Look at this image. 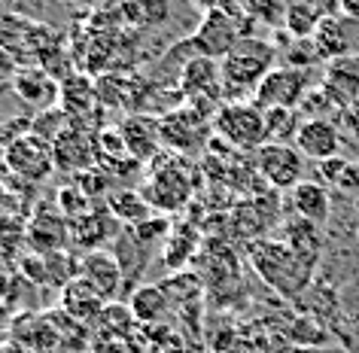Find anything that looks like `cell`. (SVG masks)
Wrapping results in <instances>:
<instances>
[{"instance_id": "1", "label": "cell", "mask_w": 359, "mask_h": 353, "mask_svg": "<svg viewBox=\"0 0 359 353\" xmlns=\"http://www.w3.org/2000/svg\"><path fill=\"white\" fill-rule=\"evenodd\" d=\"M250 265L268 289L286 298L302 295L313 277V268H317L313 262L299 256L290 244L277 238H259L250 244Z\"/></svg>"}, {"instance_id": "2", "label": "cell", "mask_w": 359, "mask_h": 353, "mask_svg": "<svg viewBox=\"0 0 359 353\" xmlns=\"http://www.w3.org/2000/svg\"><path fill=\"white\" fill-rule=\"evenodd\" d=\"M277 52L271 43L244 37L219 58L222 70V101L238 104V101H253L259 83L274 70Z\"/></svg>"}, {"instance_id": "3", "label": "cell", "mask_w": 359, "mask_h": 353, "mask_svg": "<svg viewBox=\"0 0 359 353\" xmlns=\"http://www.w3.org/2000/svg\"><path fill=\"white\" fill-rule=\"evenodd\" d=\"M213 134L217 140L229 143L238 152H253L268 143V125L265 110L256 101H238V104H222L213 116Z\"/></svg>"}, {"instance_id": "4", "label": "cell", "mask_w": 359, "mask_h": 353, "mask_svg": "<svg viewBox=\"0 0 359 353\" xmlns=\"http://www.w3.org/2000/svg\"><path fill=\"white\" fill-rule=\"evenodd\" d=\"M158 134H161V147L177 156H192L198 152L213 134V113H208L204 107L186 101L168 110L165 116H158Z\"/></svg>"}, {"instance_id": "5", "label": "cell", "mask_w": 359, "mask_h": 353, "mask_svg": "<svg viewBox=\"0 0 359 353\" xmlns=\"http://www.w3.org/2000/svg\"><path fill=\"white\" fill-rule=\"evenodd\" d=\"M192 189H195V180L183 168L177 152H158L152 159V174L147 180V189H143L152 211H161V213L180 211L192 198Z\"/></svg>"}, {"instance_id": "6", "label": "cell", "mask_w": 359, "mask_h": 353, "mask_svg": "<svg viewBox=\"0 0 359 353\" xmlns=\"http://www.w3.org/2000/svg\"><path fill=\"white\" fill-rule=\"evenodd\" d=\"M4 168L22 183H43L55 171V152L52 143H46L37 134H25L15 143L4 149Z\"/></svg>"}, {"instance_id": "7", "label": "cell", "mask_w": 359, "mask_h": 353, "mask_svg": "<svg viewBox=\"0 0 359 353\" xmlns=\"http://www.w3.org/2000/svg\"><path fill=\"white\" fill-rule=\"evenodd\" d=\"M256 171L274 192H283V189L292 192L302 183L304 156L295 149V143L268 140L262 149H256Z\"/></svg>"}, {"instance_id": "8", "label": "cell", "mask_w": 359, "mask_h": 353, "mask_svg": "<svg viewBox=\"0 0 359 353\" xmlns=\"http://www.w3.org/2000/svg\"><path fill=\"white\" fill-rule=\"evenodd\" d=\"M308 92H311L308 70L283 65V67H274L271 74L259 83L253 101L262 107V110H274V107H280V110H299Z\"/></svg>"}, {"instance_id": "9", "label": "cell", "mask_w": 359, "mask_h": 353, "mask_svg": "<svg viewBox=\"0 0 359 353\" xmlns=\"http://www.w3.org/2000/svg\"><path fill=\"white\" fill-rule=\"evenodd\" d=\"M52 152H55V171L79 177L83 171L95 168L97 159H101L97 156V131L70 125V128L52 143Z\"/></svg>"}, {"instance_id": "10", "label": "cell", "mask_w": 359, "mask_h": 353, "mask_svg": "<svg viewBox=\"0 0 359 353\" xmlns=\"http://www.w3.org/2000/svg\"><path fill=\"white\" fill-rule=\"evenodd\" d=\"M180 95L186 101H222V70L219 58L195 55L180 70Z\"/></svg>"}, {"instance_id": "11", "label": "cell", "mask_w": 359, "mask_h": 353, "mask_svg": "<svg viewBox=\"0 0 359 353\" xmlns=\"http://www.w3.org/2000/svg\"><path fill=\"white\" fill-rule=\"evenodd\" d=\"M238 40H244V34H241L235 15H229L226 10H219V6H213V10L208 13V19L201 22L198 34L189 40V46L195 52H201V55L222 58Z\"/></svg>"}, {"instance_id": "12", "label": "cell", "mask_w": 359, "mask_h": 353, "mask_svg": "<svg viewBox=\"0 0 359 353\" xmlns=\"http://www.w3.org/2000/svg\"><path fill=\"white\" fill-rule=\"evenodd\" d=\"M79 277H86L107 302H116V295H119L122 286H125V274H122L119 259H116L113 250H104V247L88 250L79 256Z\"/></svg>"}, {"instance_id": "13", "label": "cell", "mask_w": 359, "mask_h": 353, "mask_svg": "<svg viewBox=\"0 0 359 353\" xmlns=\"http://www.w3.org/2000/svg\"><path fill=\"white\" fill-rule=\"evenodd\" d=\"M61 110L70 116V122L79 125V128H88L97 116H101V101H97V88L95 83H88L86 76L70 74L65 83H61Z\"/></svg>"}, {"instance_id": "14", "label": "cell", "mask_w": 359, "mask_h": 353, "mask_svg": "<svg viewBox=\"0 0 359 353\" xmlns=\"http://www.w3.org/2000/svg\"><path fill=\"white\" fill-rule=\"evenodd\" d=\"M280 216V201L274 195H259L253 201H241L231 213V229H235L241 238H247L250 244L265 238V232L271 229Z\"/></svg>"}, {"instance_id": "15", "label": "cell", "mask_w": 359, "mask_h": 353, "mask_svg": "<svg viewBox=\"0 0 359 353\" xmlns=\"http://www.w3.org/2000/svg\"><path fill=\"white\" fill-rule=\"evenodd\" d=\"M13 92L34 110H52L61 101V83L43 67H22L13 74Z\"/></svg>"}, {"instance_id": "16", "label": "cell", "mask_w": 359, "mask_h": 353, "mask_svg": "<svg viewBox=\"0 0 359 353\" xmlns=\"http://www.w3.org/2000/svg\"><path fill=\"white\" fill-rule=\"evenodd\" d=\"M104 307H107V298L97 293L86 277L70 280V284L61 289V311L70 314L83 326H88V329H95V323L101 320Z\"/></svg>"}, {"instance_id": "17", "label": "cell", "mask_w": 359, "mask_h": 353, "mask_svg": "<svg viewBox=\"0 0 359 353\" xmlns=\"http://www.w3.org/2000/svg\"><path fill=\"white\" fill-rule=\"evenodd\" d=\"M31 250L34 253H58V250H67L70 244V222L61 216L58 211L52 207H40L37 213L31 216Z\"/></svg>"}, {"instance_id": "18", "label": "cell", "mask_w": 359, "mask_h": 353, "mask_svg": "<svg viewBox=\"0 0 359 353\" xmlns=\"http://www.w3.org/2000/svg\"><path fill=\"white\" fill-rule=\"evenodd\" d=\"M338 147H341V134L329 119H304L299 134H295V149L313 161L335 159Z\"/></svg>"}, {"instance_id": "19", "label": "cell", "mask_w": 359, "mask_h": 353, "mask_svg": "<svg viewBox=\"0 0 359 353\" xmlns=\"http://www.w3.org/2000/svg\"><path fill=\"white\" fill-rule=\"evenodd\" d=\"M122 138L128 143L131 159H137L140 165L143 161H152L161 152V134H158V119H152L147 113H131L128 119L122 122Z\"/></svg>"}, {"instance_id": "20", "label": "cell", "mask_w": 359, "mask_h": 353, "mask_svg": "<svg viewBox=\"0 0 359 353\" xmlns=\"http://www.w3.org/2000/svg\"><path fill=\"white\" fill-rule=\"evenodd\" d=\"M290 204L295 216H302V220H311L323 225L329 220L332 213V198H329V189L320 183V180H302L299 186L290 192Z\"/></svg>"}, {"instance_id": "21", "label": "cell", "mask_w": 359, "mask_h": 353, "mask_svg": "<svg viewBox=\"0 0 359 353\" xmlns=\"http://www.w3.org/2000/svg\"><path fill=\"white\" fill-rule=\"evenodd\" d=\"M92 335H95L92 344L107 341V338H140V320L134 317L128 302H107Z\"/></svg>"}, {"instance_id": "22", "label": "cell", "mask_w": 359, "mask_h": 353, "mask_svg": "<svg viewBox=\"0 0 359 353\" xmlns=\"http://www.w3.org/2000/svg\"><path fill=\"white\" fill-rule=\"evenodd\" d=\"M128 305L134 317L140 320V326H158V323H168L170 317V298L168 293L161 289V284H140L134 293L128 295Z\"/></svg>"}, {"instance_id": "23", "label": "cell", "mask_w": 359, "mask_h": 353, "mask_svg": "<svg viewBox=\"0 0 359 353\" xmlns=\"http://www.w3.org/2000/svg\"><path fill=\"white\" fill-rule=\"evenodd\" d=\"M113 253H116V259H119L122 274H125L122 293L131 295L134 289H137L134 284H137L143 265H147V244H143L131 229H125V232H119V234L113 238Z\"/></svg>"}, {"instance_id": "24", "label": "cell", "mask_w": 359, "mask_h": 353, "mask_svg": "<svg viewBox=\"0 0 359 353\" xmlns=\"http://www.w3.org/2000/svg\"><path fill=\"white\" fill-rule=\"evenodd\" d=\"M107 211L113 213V220L125 222L128 229H137L149 220L152 213V204L147 201L143 192H134V189H116V192L107 195Z\"/></svg>"}, {"instance_id": "25", "label": "cell", "mask_w": 359, "mask_h": 353, "mask_svg": "<svg viewBox=\"0 0 359 353\" xmlns=\"http://www.w3.org/2000/svg\"><path fill=\"white\" fill-rule=\"evenodd\" d=\"M323 88L329 92L332 101L338 104H347L353 101V98L359 95V65L353 55H344V58H335L326 70V83H323Z\"/></svg>"}, {"instance_id": "26", "label": "cell", "mask_w": 359, "mask_h": 353, "mask_svg": "<svg viewBox=\"0 0 359 353\" xmlns=\"http://www.w3.org/2000/svg\"><path fill=\"white\" fill-rule=\"evenodd\" d=\"M110 222L113 213L110 211H88L86 216L70 222V244L88 250H101V244L110 238Z\"/></svg>"}, {"instance_id": "27", "label": "cell", "mask_w": 359, "mask_h": 353, "mask_svg": "<svg viewBox=\"0 0 359 353\" xmlns=\"http://www.w3.org/2000/svg\"><path fill=\"white\" fill-rule=\"evenodd\" d=\"M161 289L168 293L170 298V307H174L177 314H186L189 307L198 311L201 307V295H204V280L201 274H195V271H180V274L168 277Z\"/></svg>"}, {"instance_id": "28", "label": "cell", "mask_w": 359, "mask_h": 353, "mask_svg": "<svg viewBox=\"0 0 359 353\" xmlns=\"http://www.w3.org/2000/svg\"><path fill=\"white\" fill-rule=\"evenodd\" d=\"M283 244H290V247L304 256L308 262L317 265L320 262V253H323V234H320V225L311 222V220H302V216H295L283 225Z\"/></svg>"}, {"instance_id": "29", "label": "cell", "mask_w": 359, "mask_h": 353, "mask_svg": "<svg viewBox=\"0 0 359 353\" xmlns=\"http://www.w3.org/2000/svg\"><path fill=\"white\" fill-rule=\"evenodd\" d=\"M323 19H326V13H323V6L317 4V0H286L283 25L295 40L313 37V31L320 28Z\"/></svg>"}, {"instance_id": "30", "label": "cell", "mask_w": 359, "mask_h": 353, "mask_svg": "<svg viewBox=\"0 0 359 353\" xmlns=\"http://www.w3.org/2000/svg\"><path fill=\"white\" fill-rule=\"evenodd\" d=\"M25 247H31V225L25 213H4L0 216V256L22 259Z\"/></svg>"}, {"instance_id": "31", "label": "cell", "mask_w": 359, "mask_h": 353, "mask_svg": "<svg viewBox=\"0 0 359 353\" xmlns=\"http://www.w3.org/2000/svg\"><path fill=\"white\" fill-rule=\"evenodd\" d=\"M198 241H201L198 232H195L189 222L174 225V229H170V234H168V247H165V253H161L165 265L174 268V271H180V268L186 265V262L195 256V250H198Z\"/></svg>"}, {"instance_id": "32", "label": "cell", "mask_w": 359, "mask_h": 353, "mask_svg": "<svg viewBox=\"0 0 359 353\" xmlns=\"http://www.w3.org/2000/svg\"><path fill=\"white\" fill-rule=\"evenodd\" d=\"M311 43L317 46L320 58H344L350 55L347 52V37H344V25H341V19H335V15H326V19L320 22V28L313 31Z\"/></svg>"}, {"instance_id": "33", "label": "cell", "mask_w": 359, "mask_h": 353, "mask_svg": "<svg viewBox=\"0 0 359 353\" xmlns=\"http://www.w3.org/2000/svg\"><path fill=\"white\" fill-rule=\"evenodd\" d=\"M140 341L149 344V353H189L183 338H180V332L170 323L140 326Z\"/></svg>"}, {"instance_id": "34", "label": "cell", "mask_w": 359, "mask_h": 353, "mask_svg": "<svg viewBox=\"0 0 359 353\" xmlns=\"http://www.w3.org/2000/svg\"><path fill=\"white\" fill-rule=\"evenodd\" d=\"M302 116L299 110H265V125H268V140H280V143H295V134L302 128Z\"/></svg>"}, {"instance_id": "35", "label": "cell", "mask_w": 359, "mask_h": 353, "mask_svg": "<svg viewBox=\"0 0 359 353\" xmlns=\"http://www.w3.org/2000/svg\"><path fill=\"white\" fill-rule=\"evenodd\" d=\"M70 116L61 110V107H52V110H43V113H37L31 119V131L37 134V138H43L46 143H55L61 134H65L67 128H70Z\"/></svg>"}, {"instance_id": "36", "label": "cell", "mask_w": 359, "mask_h": 353, "mask_svg": "<svg viewBox=\"0 0 359 353\" xmlns=\"http://www.w3.org/2000/svg\"><path fill=\"white\" fill-rule=\"evenodd\" d=\"M55 211L65 216L67 222L79 220V216H86L92 207H88V195L79 189L76 183H70L65 189H58V198H55Z\"/></svg>"}, {"instance_id": "37", "label": "cell", "mask_w": 359, "mask_h": 353, "mask_svg": "<svg viewBox=\"0 0 359 353\" xmlns=\"http://www.w3.org/2000/svg\"><path fill=\"white\" fill-rule=\"evenodd\" d=\"M128 15H131V22H137V25H156L161 22L168 15V4L165 0H128Z\"/></svg>"}, {"instance_id": "38", "label": "cell", "mask_w": 359, "mask_h": 353, "mask_svg": "<svg viewBox=\"0 0 359 353\" xmlns=\"http://www.w3.org/2000/svg\"><path fill=\"white\" fill-rule=\"evenodd\" d=\"M76 186L83 189V192L88 198H107V189H110V180H107V171L101 165H95V168H88L83 171V174L76 177Z\"/></svg>"}, {"instance_id": "39", "label": "cell", "mask_w": 359, "mask_h": 353, "mask_svg": "<svg viewBox=\"0 0 359 353\" xmlns=\"http://www.w3.org/2000/svg\"><path fill=\"white\" fill-rule=\"evenodd\" d=\"M19 271L22 277L34 280L37 286H49V271H46V256L43 253H25L19 259Z\"/></svg>"}, {"instance_id": "40", "label": "cell", "mask_w": 359, "mask_h": 353, "mask_svg": "<svg viewBox=\"0 0 359 353\" xmlns=\"http://www.w3.org/2000/svg\"><path fill=\"white\" fill-rule=\"evenodd\" d=\"M170 229H174V225H170V220H168L165 213H161V216H149L147 222L137 225V229H131V232L137 234V238H140L143 244H149L152 238H168Z\"/></svg>"}, {"instance_id": "41", "label": "cell", "mask_w": 359, "mask_h": 353, "mask_svg": "<svg viewBox=\"0 0 359 353\" xmlns=\"http://www.w3.org/2000/svg\"><path fill=\"white\" fill-rule=\"evenodd\" d=\"M244 6L256 15V19H262V22H280L283 10H286L280 0H244Z\"/></svg>"}, {"instance_id": "42", "label": "cell", "mask_w": 359, "mask_h": 353, "mask_svg": "<svg viewBox=\"0 0 359 353\" xmlns=\"http://www.w3.org/2000/svg\"><path fill=\"white\" fill-rule=\"evenodd\" d=\"M92 353H143V341L140 338H107V341H95Z\"/></svg>"}, {"instance_id": "43", "label": "cell", "mask_w": 359, "mask_h": 353, "mask_svg": "<svg viewBox=\"0 0 359 353\" xmlns=\"http://www.w3.org/2000/svg\"><path fill=\"white\" fill-rule=\"evenodd\" d=\"M320 165V183L326 186V183H332V186H338L341 183V177H344V171L350 168L344 159H326V161H317Z\"/></svg>"}, {"instance_id": "44", "label": "cell", "mask_w": 359, "mask_h": 353, "mask_svg": "<svg viewBox=\"0 0 359 353\" xmlns=\"http://www.w3.org/2000/svg\"><path fill=\"white\" fill-rule=\"evenodd\" d=\"M13 280H15V274H13V265H10V262H6L4 256H0V295H10Z\"/></svg>"}, {"instance_id": "45", "label": "cell", "mask_w": 359, "mask_h": 353, "mask_svg": "<svg viewBox=\"0 0 359 353\" xmlns=\"http://www.w3.org/2000/svg\"><path fill=\"white\" fill-rule=\"evenodd\" d=\"M4 213H15V207H13V195L6 189V183H0V216Z\"/></svg>"}, {"instance_id": "46", "label": "cell", "mask_w": 359, "mask_h": 353, "mask_svg": "<svg viewBox=\"0 0 359 353\" xmlns=\"http://www.w3.org/2000/svg\"><path fill=\"white\" fill-rule=\"evenodd\" d=\"M356 183H359V171L356 168H347L344 177H341V183H338V189H353Z\"/></svg>"}, {"instance_id": "47", "label": "cell", "mask_w": 359, "mask_h": 353, "mask_svg": "<svg viewBox=\"0 0 359 353\" xmlns=\"http://www.w3.org/2000/svg\"><path fill=\"white\" fill-rule=\"evenodd\" d=\"M341 6L347 10V15H353V19H359V0H341Z\"/></svg>"}, {"instance_id": "48", "label": "cell", "mask_w": 359, "mask_h": 353, "mask_svg": "<svg viewBox=\"0 0 359 353\" xmlns=\"http://www.w3.org/2000/svg\"><path fill=\"white\" fill-rule=\"evenodd\" d=\"M4 320H6V311H4V307H0V326H4Z\"/></svg>"}]
</instances>
